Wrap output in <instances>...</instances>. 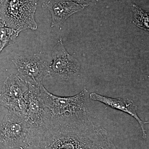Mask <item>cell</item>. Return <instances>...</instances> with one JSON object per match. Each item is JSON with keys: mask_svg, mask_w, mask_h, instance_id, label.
Masks as SVG:
<instances>
[{"mask_svg": "<svg viewBox=\"0 0 149 149\" xmlns=\"http://www.w3.org/2000/svg\"><path fill=\"white\" fill-rule=\"evenodd\" d=\"M61 128L52 149H116L107 130L94 124L89 111Z\"/></svg>", "mask_w": 149, "mask_h": 149, "instance_id": "cell-1", "label": "cell"}, {"mask_svg": "<svg viewBox=\"0 0 149 149\" xmlns=\"http://www.w3.org/2000/svg\"><path fill=\"white\" fill-rule=\"evenodd\" d=\"M39 0H7L0 4V18L6 27L19 33L30 29L36 30L38 25L35 14Z\"/></svg>", "mask_w": 149, "mask_h": 149, "instance_id": "cell-2", "label": "cell"}, {"mask_svg": "<svg viewBox=\"0 0 149 149\" xmlns=\"http://www.w3.org/2000/svg\"><path fill=\"white\" fill-rule=\"evenodd\" d=\"M40 86L48 105L56 114L77 115L88 110L86 106L87 91L86 90L73 97H62L50 94L42 85Z\"/></svg>", "mask_w": 149, "mask_h": 149, "instance_id": "cell-3", "label": "cell"}, {"mask_svg": "<svg viewBox=\"0 0 149 149\" xmlns=\"http://www.w3.org/2000/svg\"><path fill=\"white\" fill-rule=\"evenodd\" d=\"M52 63L50 66L55 74L67 79L77 74L80 65L77 59L70 55L60 38L52 51Z\"/></svg>", "mask_w": 149, "mask_h": 149, "instance_id": "cell-4", "label": "cell"}, {"mask_svg": "<svg viewBox=\"0 0 149 149\" xmlns=\"http://www.w3.org/2000/svg\"><path fill=\"white\" fill-rule=\"evenodd\" d=\"M89 97L93 100L100 102L107 106L127 113L135 118L141 126L143 138L146 139V133L145 125L149 122L143 121L139 118L137 113V107L133 100L128 98H113L95 93H91Z\"/></svg>", "mask_w": 149, "mask_h": 149, "instance_id": "cell-5", "label": "cell"}, {"mask_svg": "<svg viewBox=\"0 0 149 149\" xmlns=\"http://www.w3.org/2000/svg\"><path fill=\"white\" fill-rule=\"evenodd\" d=\"M43 6L47 8L50 12L52 27L60 25L72 15L84 9L77 3L68 0H48Z\"/></svg>", "mask_w": 149, "mask_h": 149, "instance_id": "cell-6", "label": "cell"}, {"mask_svg": "<svg viewBox=\"0 0 149 149\" xmlns=\"http://www.w3.org/2000/svg\"><path fill=\"white\" fill-rule=\"evenodd\" d=\"M22 75L36 81L42 74L45 64L38 56H22L15 58L13 61Z\"/></svg>", "mask_w": 149, "mask_h": 149, "instance_id": "cell-7", "label": "cell"}, {"mask_svg": "<svg viewBox=\"0 0 149 149\" xmlns=\"http://www.w3.org/2000/svg\"><path fill=\"white\" fill-rule=\"evenodd\" d=\"M133 13V23L137 27L149 31V13L135 3L131 6Z\"/></svg>", "mask_w": 149, "mask_h": 149, "instance_id": "cell-8", "label": "cell"}, {"mask_svg": "<svg viewBox=\"0 0 149 149\" xmlns=\"http://www.w3.org/2000/svg\"><path fill=\"white\" fill-rule=\"evenodd\" d=\"M19 34L16 30L12 28L6 27L0 28V54L4 48L16 39Z\"/></svg>", "mask_w": 149, "mask_h": 149, "instance_id": "cell-9", "label": "cell"}, {"mask_svg": "<svg viewBox=\"0 0 149 149\" xmlns=\"http://www.w3.org/2000/svg\"><path fill=\"white\" fill-rule=\"evenodd\" d=\"M68 1H72L74 3H77L85 9L91 4L95 2L96 0H68Z\"/></svg>", "mask_w": 149, "mask_h": 149, "instance_id": "cell-10", "label": "cell"}, {"mask_svg": "<svg viewBox=\"0 0 149 149\" xmlns=\"http://www.w3.org/2000/svg\"><path fill=\"white\" fill-rule=\"evenodd\" d=\"M4 27H6L5 24L2 23V22H0V28Z\"/></svg>", "mask_w": 149, "mask_h": 149, "instance_id": "cell-11", "label": "cell"}, {"mask_svg": "<svg viewBox=\"0 0 149 149\" xmlns=\"http://www.w3.org/2000/svg\"><path fill=\"white\" fill-rule=\"evenodd\" d=\"M6 1H7V0H1V3H2Z\"/></svg>", "mask_w": 149, "mask_h": 149, "instance_id": "cell-12", "label": "cell"}, {"mask_svg": "<svg viewBox=\"0 0 149 149\" xmlns=\"http://www.w3.org/2000/svg\"><path fill=\"white\" fill-rule=\"evenodd\" d=\"M1 0H0V4H1Z\"/></svg>", "mask_w": 149, "mask_h": 149, "instance_id": "cell-13", "label": "cell"}, {"mask_svg": "<svg viewBox=\"0 0 149 149\" xmlns=\"http://www.w3.org/2000/svg\"><path fill=\"white\" fill-rule=\"evenodd\" d=\"M0 20H1V18H0Z\"/></svg>", "mask_w": 149, "mask_h": 149, "instance_id": "cell-14", "label": "cell"}]
</instances>
